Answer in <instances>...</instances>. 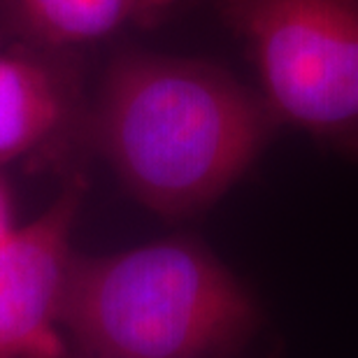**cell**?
Returning <instances> with one entry per match:
<instances>
[{"mask_svg": "<svg viewBox=\"0 0 358 358\" xmlns=\"http://www.w3.org/2000/svg\"><path fill=\"white\" fill-rule=\"evenodd\" d=\"M84 191L77 177L45 212L0 240V358H66L63 317Z\"/></svg>", "mask_w": 358, "mask_h": 358, "instance_id": "4", "label": "cell"}, {"mask_svg": "<svg viewBox=\"0 0 358 358\" xmlns=\"http://www.w3.org/2000/svg\"><path fill=\"white\" fill-rule=\"evenodd\" d=\"M279 128L261 91L210 61L128 49L91 110V142L124 189L161 217L207 210Z\"/></svg>", "mask_w": 358, "mask_h": 358, "instance_id": "1", "label": "cell"}, {"mask_svg": "<svg viewBox=\"0 0 358 358\" xmlns=\"http://www.w3.org/2000/svg\"><path fill=\"white\" fill-rule=\"evenodd\" d=\"M66 80L33 56L0 52V166L26 159L66 128Z\"/></svg>", "mask_w": 358, "mask_h": 358, "instance_id": "5", "label": "cell"}, {"mask_svg": "<svg viewBox=\"0 0 358 358\" xmlns=\"http://www.w3.org/2000/svg\"><path fill=\"white\" fill-rule=\"evenodd\" d=\"M63 326L87 358H228L252 340L259 307L203 242L166 238L77 256Z\"/></svg>", "mask_w": 358, "mask_h": 358, "instance_id": "2", "label": "cell"}, {"mask_svg": "<svg viewBox=\"0 0 358 358\" xmlns=\"http://www.w3.org/2000/svg\"><path fill=\"white\" fill-rule=\"evenodd\" d=\"M175 5L177 0H5L14 31L49 49L91 45L131 26H156Z\"/></svg>", "mask_w": 358, "mask_h": 358, "instance_id": "6", "label": "cell"}, {"mask_svg": "<svg viewBox=\"0 0 358 358\" xmlns=\"http://www.w3.org/2000/svg\"><path fill=\"white\" fill-rule=\"evenodd\" d=\"M14 228L12 224V207H10V198H7V191L5 186L0 184V240L5 238Z\"/></svg>", "mask_w": 358, "mask_h": 358, "instance_id": "7", "label": "cell"}, {"mask_svg": "<svg viewBox=\"0 0 358 358\" xmlns=\"http://www.w3.org/2000/svg\"><path fill=\"white\" fill-rule=\"evenodd\" d=\"M279 126L358 156V0H217Z\"/></svg>", "mask_w": 358, "mask_h": 358, "instance_id": "3", "label": "cell"}]
</instances>
